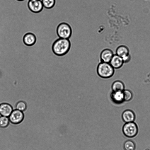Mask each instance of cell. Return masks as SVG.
Returning a JSON list of instances; mask_svg holds the SVG:
<instances>
[{
  "label": "cell",
  "instance_id": "cell-1",
  "mask_svg": "<svg viewBox=\"0 0 150 150\" xmlns=\"http://www.w3.org/2000/svg\"><path fill=\"white\" fill-rule=\"evenodd\" d=\"M69 39L59 38L54 43L52 49L54 53L59 57H63L68 52L71 47Z\"/></svg>",
  "mask_w": 150,
  "mask_h": 150
},
{
  "label": "cell",
  "instance_id": "cell-2",
  "mask_svg": "<svg viewBox=\"0 0 150 150\" xmlns=\"http://www.w3.org/2000/svg\"><path fill=\"white\" fill-rule=\"evenodd\" d=\"M97 74L103 79H108L113 76L115 69L109 63L100 62L97 68Z\"/></svg>",
  "mask_w": 150,
  "mask_h": 150
},
{
  "label": "cell",
  "instance_id": "cell-3",
  "mask_svg": "<svg viewBox=\"0 0 150 150\" xmlns=\"http://www.w3.org/2000/svg\"><path fill=\"white\" fill-rule=\"evenodd\" d=\"M57 34L59 38L69 39L72 34V28L67 22L63 21L60 23L57 28Z\"/></svg>",
  "mask_w": 150,
  "mask_h": 150
},
{
  "label": "cell",
  "instance_id": "cell-4",
  "mask_svg": "<svg viewBox=\"0 0 150 150\" xmlns=\"http://www.w3.org/2000/svg\"><path fill=\"white\" fill-rule=\"evenodd\" d=\"M124 134L127 137L131 138L136 136L138 132L136 124L134 122L126 123L122 128Z\"/></svg>",
  "mask_w": 150,
  "mask_h": 150
},
{
  "label": "cell",
  "instance_id": "cell-5",
  "mask_svg": "<svg viewBox=\"0 0 150 150\" xmlns=\"http://www.w3.org/2000/svg\"><path fill=\"white\" fill-rule=\"evenodd\" d=\"M10 122L14 124L21 122L24 118V115L22 111L17 109L13 110L8 117Z\"/></svg>",
  "mask_w": 150,
  "mask_h": 150
},
{
  "label": "cell",
  "instance_id": "cell-6",
  "mask_svg": "<svg viewBox=\"0 0 150 150\" xmlns=\"http://www.w3.org/2000/svg\"><path fill=\"white\" fill-rule=\"evenodd\" d=\"M110 97L111 101L116 104H121L125 101L123 91H112Z\"/></svg>",
  "mask_w": 150,
  "mask_h": 150
},
{
  "label": "cell",
  "instance_id": "cell-7",
  "mask_svg": "<svg viewBox=\"0 0 150 150\" xmlns=\"http://www.w3.org/2000/svg\"><path fill=\"white\" fill-rule=\"evenodd\" d=\"M114 55L113 51L111 49H104L100 54V62L110 63Z\"/></svg>",
  "mask_w": 150,
  "mask_h": 150
},
{
  "label": "cell",
  "instance_id": "cell-8",
  "mask_svg": "<svg viewBox=\"0 0 150 150\" xmlns=\"http://www.w3.org/2000/svg\"><path fill=\"white\" fill-rule=\"evenodd\" d=\"M28 5L30 10L35 13L40 11L43 6L41 0H29Z\"/></svg>",
  "mask_w": 150,
  "mask_h": 150
},
{
  "label": "cell",
  "instance_id": "cell-9",
  "mask_svg": "<svg viewBox=\"0 0 150 150\" xmlns=\"http://www.w3.org/2000/svg\"><path fill=\"white\" fill-rule=\"evenodd\" d=\"M121 118L125 123L134 122L136 119V114L131 110H126L122 113Z\"/></svg>",
  "mask_w": 150,
  "mask_h": 150
},
{
  "label": "cell",
  "instance_id": "cell-10",
  "mask_svg": "<svg viewBox=\"0 0 150 150\" xmlns=\"http://www.w3.org/2000/svg\"><path fill=\"white\" fill-rule=\"evenodd\" d=\"M12 107L7 103H3L0 104V115L1 116L9 117L13 110Z\"/></svg>",
  "mask_w": 150,
  "mask_h": 150
},
{
  "label": "cell",
  "instance_id": "cell-11",
  "mask_svg": "<svg viewBox=\"0 0 150 150\" xmlns=\"http://www.w3.org/2000/svg\"><path fill=\"white\" fill-rule=\"evenodd\" d=\"M109 63L115 69L120 68L124 63L122 58L115 54L113 55Z\"/></svg>",
  "mask_w": 150,
  "mask_h": 150
},
{
  "label": "cell",
  "instance_id": "cell-12",
  "mask_svg": "<svg viewBox=\"0 0 150 150\" xmlns=\"http://www.w3.org/2000/svg\"><path fill=\"white\" fill-rule=\"evenodd\" d=\"M111 89L113 91H123L125 89V86L122 81L116 80L112 84Z\"/></svg>",
  "mask_w": 150,
  "mask_h": 150
},
{
  "label": "cell",
  "instance_id": "cell-13",
  "mask_svg": "<svg viewBox=\"0 0 150 150\" xmlns=\"http://www.w3.org/2000/svg\"><path fill=\"white\" fill-rule=\"evenodd\" d=\"M116 54L123 58L129 55L128 49L125 46H120L116 49Z\"/></svg>",
  "mask_w": 150,
  "mask_h": 150
},
{
  "label": "cell",
  "instance_id": "cell-14",
  "mask_svg": "<svg viewBox=\"0 0 150 150\" xmlns=\"http://www.w3.org/2000/svg\"><path fill=\"white\" fill-rule=\"evenodd\" d=\"M24 43L27 45L30 46L33 45L35 42L36 38L35 36L31 33L25 34L23 39Z\"/></svg>",
  "mask_w": 150,
  "mask_h": 150
},
{
  "label": "cell",
  "instance_id": "cell-15",
  "mask_svg": "<svg viewBox=\"0 0 150 150\" xmlns=\"http://www.w3.org/2000/svg\"><path fill=\"white\" fill-rule=\"evenodd\" d=\"M124 148L125 150H135L136 148L135 144L133 140L129 139L124 143Z\"/></svg>",
  "mask_w": 150,
  "mask_h": 150
},
{
  "label": "cell",
  "instance_id": "cell-16",
  "mask_svg": "<svg viewBox=\"0 0 150 150\" xmlns=\"http://www.w3.org/2000/svg\"><path fill=\"white\" fill-rule=\"evenodd\" d=\"M10 121L8 117L1 116L0 117V127L5 128L8 125Z\"/></svg>",
  "mask_w": 150,
  "mask_h": 150
},
{
  "label": "cell",
  "instance_id": "cell-17",
  "mask_svg": "<svg viewBox=\"0 0 150 150\" xmlns=\"http://www.w3.org/2000/svg\"><path fill=\"white\" fill-rule=\"evenodd\" d=\"M125 101H129L132 100L133 95L132 92L128 89H125L123 91Z\"/></svg>",
  "mask_w": 150,
  "mask_h": 150
},
{
  "label": "cell",
  "instance_id": "cell-18",
  "mask_svg": "<svg viewBox=\"0 0 150 150\" xmlns=\"http://www.w3.org/2000/svg\"><path fill=\"white\" fill-rule=\"evenodd\" d=\"M43 6L45 7L50 8L54 5L56 0H41Z\"/></svg>",
  "mask_w": 150,
  "mask_h": 150
},
{
  "label": "cell",
  "instance_id": "cell-19",
  "mask_svg": "<svg viewBox=\"0 0 150 150\" xmlns=\"http://www.w3.org/2000/svg\"><path fill=\"white\" fill-rule=\"evenodd\" d=\"M27 108L26 103L23 101H20L17 102L16 105V109L21 111L25 110Z\"/></svg>",
  "mask_w": 150,
  "mask_h": 150
},
{
  "label": "cell",
  "instance_id": "cell-20",
  "mask_svg": "<svg viewBox=\"0 0 150 150\" xmlns=\"http://www.w3.org/2000/svg\"><path fill=\"white\" fill-rule=\"evenodd\" d=\"M130 56L129 54L128 56L122 58L124 62V63H127L129 62L130 59Z\"/></svg>",
  "mask_w": 150,
  "mask_h": 150
},
{
  "label": "cell",
  "instance_id": "cell-21",
  "mask_svg": "<svg viewBox=\"0 0 150 150\" xmlns=\"http://www.w3.org/2000/svg\"><path fill=\"white\" fill-rule=\"evenodd\" d=\"M18 0V1H23V0Z\"/></svg>",
  "mask_w": 150,
  "mask_h": 150
}]
</instances>
